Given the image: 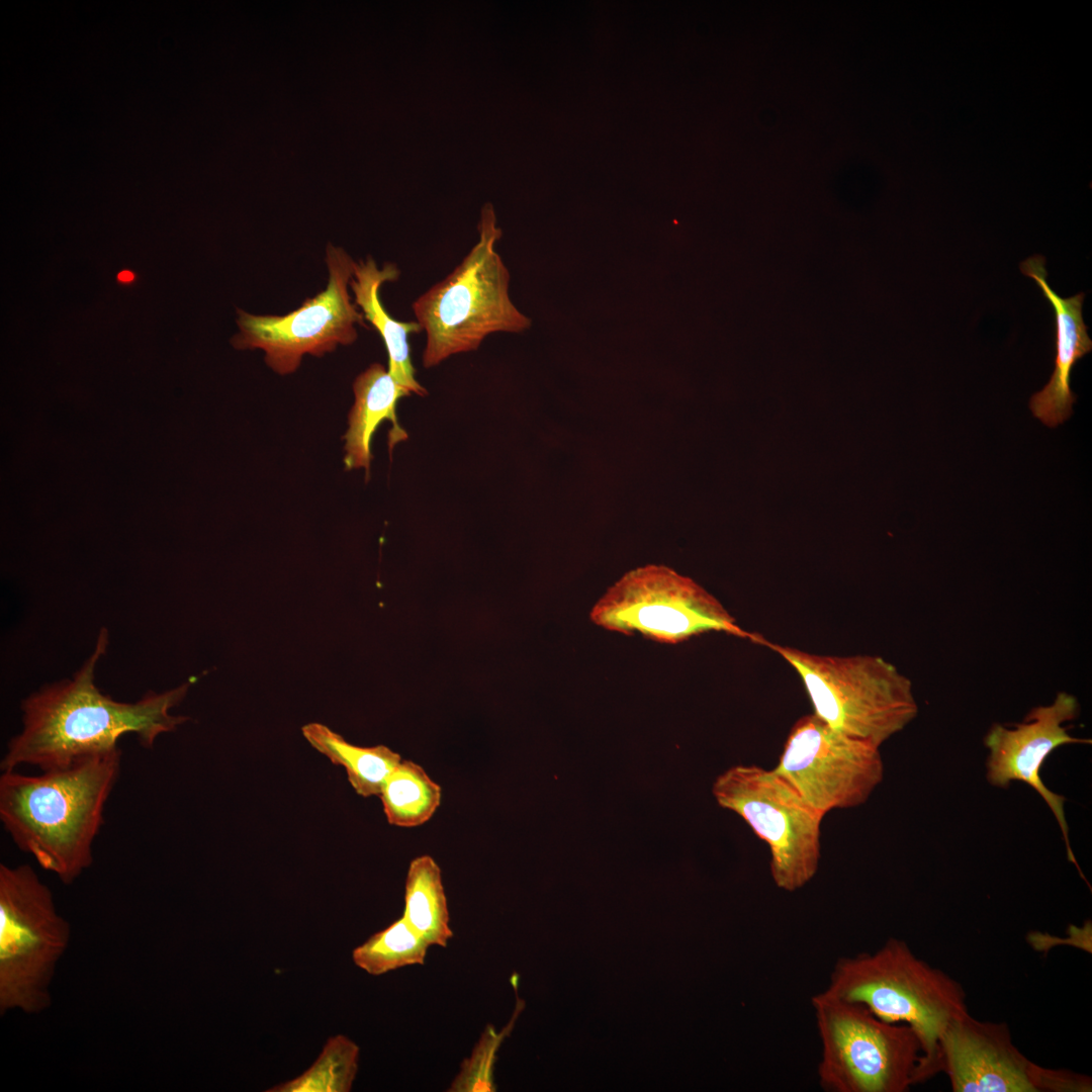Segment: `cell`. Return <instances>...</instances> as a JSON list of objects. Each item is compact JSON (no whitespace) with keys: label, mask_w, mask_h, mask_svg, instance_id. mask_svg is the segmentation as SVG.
Here are the masks:
<instances>
[{"label":"cell","mask_w":1092,"mask_h":1092,"mask_svg":"<svg viewBox=\"0 0 1092 1092\" xmlns=\"http://www.w3.org/2000/svg\"><path fill=\"white\" fill-rule=\"evenodd\" d=\"M108 643V631L102 628L94 651L72 678L44 686L21 702L22 728L7 743L1 771L23 765L41 771L64 767L83 756L118 748V740L126 734L152 748L160 735L189 719L171 714L185 698L189 682L161 693L150 691L135 702L103 694L95 671Z\"/></svg>","instance_id":"cell-1"},{"label":"cell","mask_w":1092,"mask_h":1092,"mask_svg":"<svg viewBox=\"0 0 1092 1092\" xmlns=\"http://www.w3.org/2000/svg\"><path fill=\"white\" fill-rule=\"evenodd\" d=\"M121 750L83 756L71 764L0 776V821L14 844L39 867L72 884L93 862V843L118 781Z\"/></svg>","instance_id":"cell-2"},{"label":"cell","mask_w":1092,"mask_h":1092,"mask_svg":"<svg viewBox=\"0 0 1092 1092\" xmlns=\"http://www.w3.org/2000/svg\"><path fill=\"white\" fill-rule=\"evenodd\" d=\"M825 991L864 1005L885 1021L910 1026L922 1043L926 1081L939 1073L941 1034L969 1013L962 985L894 937L873 952L837 960Z\"/></svg>","instance_id":"cell-3"},{"label":"cell","mask_w":1092,"mask_h":1092,"mask_svg":"<svg viewBox=\"0 0 1092 1092\" xmlns=\"http://www.w3.org/2000/svg\"><path fill=\"white\" fill-rule=\"evenodd\" d=\"M477 229L478 241L462 261L412 304L426 334L425 368L477 350L490 334L520 333L530 327V318L510 297V272L495 250L502 230L490 203L483 205Z\"/></svg>","instance_id":"cell-4"},{"label":"cell","mask_w":1092,"mask_h":1092,"mask_svg":"<svg viewBox=\"0 0 1092 1092\" xmlns=\"http://www.w3.org/2000/svg\"><path fill=\"white\" fill-rule=\"evenodd\" d=\"M800 675L814 714L878 748L918 714L911 680L878 655H822L763 640Z\"/></svg>","instance_id":"cell-5"},{"label":"cell","mask_w":1092,"mask_h":1092,"mask_svg":"<svg viewBox=\"0 0 1092 1092\" xmlns=\"http://www.w3.org/2000/svg\"><path fill=\"white\" fill-rule=\"evenodd\" d=\"M826 1092H906L926 1081L922 1043L908 1025L891 1023L864 1005L823 990L811 998Z\"/></svg>","instance_id":"cell-6"},{"label":"cell","mask_w":1092,"mask_h":1092,"mask_svg":"<svg viewBox=\"0 0 1092 1092\" xmlns=\"http://www.w3.org/2000/svg\"><path fill=\"white\" fill-rule=\"evenodd\" d=\"M70 925L29 864H0V1011L38 1013L67 948Z\"/></svg>","instance_id":"cell-7"},{"label":"cell","mask_w":1092,"mask_h":1092,"mask_svg":"<svg viewBox=\"0 0 1092 1092\" xmlns=\"http://www.w3.org/2000/svg\"><path fill=\"white\" fill-rule=\"evenodd\" d=\"M589 618L608 631L664 644L712 631L763 641L742 629L702 585L664 565L649 564L622 575L597 601Z\"/></svg>","instance_id":"cell-8"},{"label":"cell","mask_w":1092,"mask_h":1092,"mask_svg":"<svg viewBox=\"0 0 1092 1092\" xmlns=\"http://www.w3.org/2000/svg\"><path fill=\"white\" fill-rule=\"evenodd\" d=\"M712 793L720 807L739 815L767 844L769 872L779 889L795 892L814 878L824 815L774 768L734 765L717 777Z\"/></svg>","instance_id":"cell-9"},{"label":"cell","mask_w":1092,"mask_h":1092,"mask_svg":"<svg viewBox=\"0 0 1092 1092\" xmlns=\"http://www.w3.org/2000/svg\"><path fill=\"white\" fill-rule=\"evenodd\" d=\"M329 280L326 288L284 315H258L237 309L236 349H260L266 364L285 375L294 372L304 355L321 357L349 346L358 338L357 327L368 328L349 292L355 261L340 247L326 250Z\"/></svg>","instance_id":"cell-10"},{"label":"cell","mask_w":1092,"mask_h":1092,"mask_svg":"<svg viewBox=\"0 0 1092 1092\" xmlns=\"http://www.w3.org/2000/svg\"><path fill=\"white\" fill-rule=\"evenodd\" d=\"M774 770L824 816L864 804L884 779L880 748L831 728L814 713L795 722Z\"/></svg>","instance_id":"cell-11"},{"label":"cell","mask_w":1092,"mask_h":1092,"mask_svg":"<svg viewBox=\"0 0 1092 1092\" xmlns=\"http://www.w3.org/2000/svg\"><path fill=\"white\" fill-rule=\"evenodd\" d=\"M937 1065L953 1092L1091 1091L1087 1076L1027 1059L1006 1023L981 1021L970 1013L951 1021L941 1034Z\"/></svg>","instance_id":"cell-12"},{"label":"cell","mask_w":1092,"mask_h":1092,"mask_svg":"<svg viewBox=\"0 0 1092 1092\" xmlns=\"http://www.w3.org/2000/svg\"><path fill=\"white\" fill-rule=\"evenodd\" d=\"M1080 705L1075 696L1060 692L1052 704L1032 708L1024 720L1007 727L995 723L984 738L989 750L987 780L997 788H1008L1012 781H1020L1033 788L1050 807L1065 840L1069 860L1077 861L1069 839V827L1065 816L1066 798L1051 791L1041 781L1040 769L1049 755L1065 744L1091 743L1087 738H1077L1068 733L1071 726L1064 723L1079 716Z\"/></svg>","instance_id":"cell-13"},{"label":"cell","mask_w":1092,"mask_h":1092,"mask_svg":"<svg viewBox=\"0 0 1092 1092\" xmlns=\"http://www.w3.org/2000/svg\"><path fill=\"white\" fill-rule=\"evenodd\" d=\"M1023 275L1033 279L1054 308L1055 368L1046 385L1029 400L1032 415L1049 428H1056L1073 413L1076 394L1071 390V372L1077 361L1092 350L1082 307L1085 294L1060 296L1048 283L1045 259L1035 255L1020 264Z\"/></svg>","instance_id":"cell-14"},{"label":"cell","mask_w":1092,"mask_h":1092,"mask_svg":"<svg viewBox=\"0 0 1092 1092\" xmlns=\"http://www.w3.org/2000/svg\"><path fill=\"white\" fill-rule=\"evenodd\" d=\"M354 403L349 413V428L344 436L347 469L364 468L369 476L372 460L371 441L383 421L392 423L389 450L407 438L397 422L396 405L412 392L397 383L382 364L373 363L353 382Z\"/></svg>","instance_id":"cell-15"},{"label":"cell","mask_w":1092,"mask_h":1092,"mask_svg":"<svg viewBox=\"0 0 1092 1092\" xmlns=\"http://www.w3.org/2000/svg\"><path fill=\"white\" fill-rule=\"evenodd\" d=\"M399 274L395 264L386 263L379 269L374 259L368 256L364 261L355 263L349 287L364 320L375 328L383 340L390 375L412 393L425 396L428 391L416 379L407 341L410 334L420 333L422 329L416 321L399 322L391 317L380 300L381 285L396 281Z\"/></svg>","instance_id":"cell-16"},{"label":"cell","mask_w":1092,"mask_h":1092,"mask_svg":"<svg viewBox=\"0 0 1092 1092\" xmlns=\"http://www.w3.org/2000/svg\"><path fill=\"white\" fill-rule=\"evenodd\" d=\"M308 743L334 764L345 768L348 781L362 797L379 796L384 781L402 760L385 745L361 747L320 723L302 727Z\"/></svg>","instance_id":"cell-17"},{"label":"cell","mask_w":1092,"mask_h":1092,"mask_svg":"<svg viewBox=\"0 0 1092 1092\" xmlns=\"http://www.w3.org/2000/svg\"><path fill=\"white\" fill-rule=\"evenodd\" d=\"M402 917L430 945L446 947L453 936L441 869L430 855L408 866Z\"/></svg>","instance_id":"cell-18"},{"label":"cell","mask_w":1092,"mask_h":1092,"mask_svg":"<svg viewBox=\"0 0 1092 1092\" xmlns=\"http://www.w3.org/2000/svg\"><path fill=\"white\" fill-rule=\"evenodd\" d=\"M379 797L388 823L408 828L432 818L442 791L420 764L401 760L384 781Z\"/></svg>","instance_id":"cell-19"},{"label":"cell","mask_w":1092,"mask_h":1092,"mask_svg":"<svg viewBox=\"0 0 1092 1092\" xmlns=\"http://www.w3.org/2000/svg\"><path fill=\"white\" fill-rule=\"evenodd\" d=\"M430 944L401 916L357 946L354 964L372 976L424 965Z\"/></svg>","instance_id":"cell-20"},{"label":"cell","mask_w":1092,"mask_h":1092,"mask_svg":"<svg viewBox=\"0 0 1092 1092\" xmlns=\"http://www.w3.org/2000/svg\"><path fill=\"white\" fill-rule=\"evenodd\" d=\"M359 1046L343 1034L330 1037L313 1064L267 1092H349L358 1071Z\"/></svg>","instance_id":"cell-21"},{"label":"cell","mask_w":1092,"mask_h":1092,"mask_svg":"<svg viewBox=\"0 0 1092 1092\" xmlns=\"http://www.w3.org/2000/svg\"><path fill=\"white\" fill-rule=\"evenodd\" d=\"M516 995V1007L510 1021L500 1031H497L492 1024L485 1026L470 1057L463 1060L458 1074L447 1091L494 1092L496 1090L493 1070L497 1052L505 1038L513 1031L520 1013L525 1008V1001L518 996L517 991Z\"/></svg>","instance_id":"cell-22"},{"label":"cell","mask_w":1092,"mask_h":1092,"mask_svg":"<svg viewBox=\"0 0 1092 1092\" xmlns=\"http://www.w3.org/2000/svg\"><path fill=\"white\" fill-rule=\"evenodd\" d=\"M135 278H136L135 273L133 271H130V270H121L116 275V281L119 284H122V285H129V284L133 283Z\"/></svg>","instance_id":"cell-23"}]
</instances>
